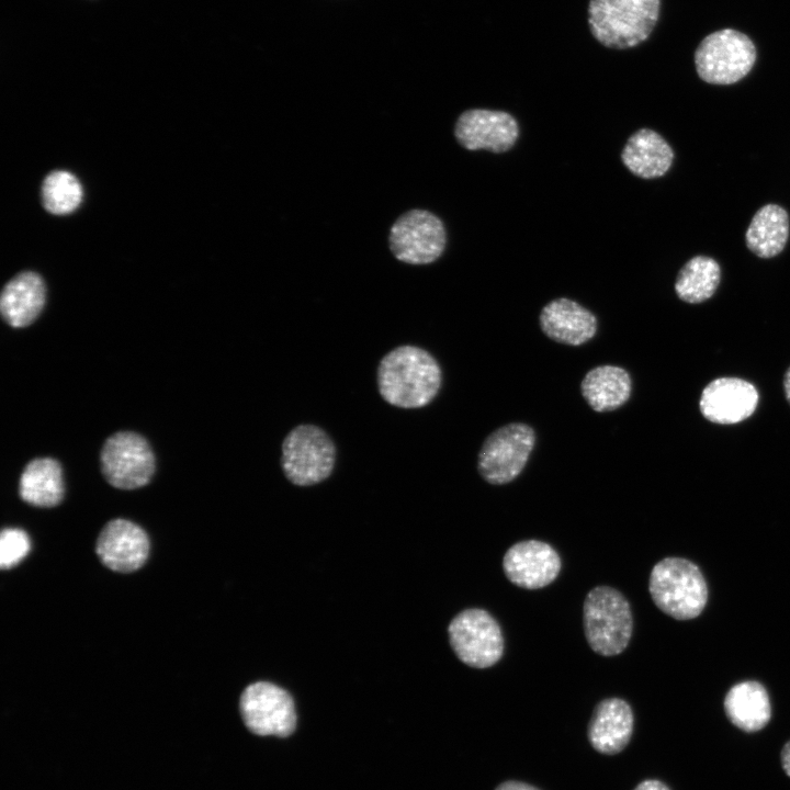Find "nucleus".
Instances as JSON below:
<instances>
[{"label":"nucleus","mask_w":790,"mask_h":790,"mask_svg":"<svg viewBox=\"0 0 790 790\" xmlns=\"http://www.w3.org/2000/svg\"><path fill=\"white\" fill-rule=\"evenodd\" d=\"M239 710L247 729L257 735L285 737L296 726L294 701L283 688L267 681L249 685L241 693Z\"/></svg>","instance_id":"11"},{"label":"nucleus","mask_w":790,"mask_h":790,"mask_svg":"<svg viewBox=\"0 0 790 790\" xmlns=\"http://www.w3.org/2000/svg\"><path fill=\"white\" fill-rule=\"evenodd\" d=\"M633 723V712L627 701L620 698L603 699L596 706L588 724L589 743L601 754H618L629 744Z\"/></svg>","instance_id":"17"},{"label":"nucleus","mask_w":790,"mask_h":790,"mask_svg":"<svg viewBox=\"0 0 790 790\" xmlns=\"http://www.w3.org/2000/svg\"><path fill=\"white\" fill-rule=\"evenodd\" d=\"M60 464L52 458L34 459L24 467L19 484L21 498L36 507H54L64 497Z\"/></svg>","instance_id":"22"},{"label":"nucleus","mask_w":790,"mask_h":790,"mask_svg":"<svg viewBox=\"0 0 790 790\" xmlns=\"http://www.w3.org/2000/svg\"><path fill=\"white\" fill-rule=\"evenodd\" d=\"M155 455L144 437L120 431L106 439L101 450V470L112 486L135 489L145 486L155 473Z\"/></svg>","instance_id":"9"},{"label":"nucleus","mask_w":790,"mask_h":790,"mask_svg":"<svg viewBox=\"0 0 790 790\" xmlns=\"http://www.w3.org/2000/svg\"><path fill=\"white\" fill-rule=\"evenodd\" d=\"M580 392L595 411H611L629 400L632 380L629 372L621 366L599 365L585 374L580 383Z\"/></svg>","instance_id":"21"},{"label":"nucleus","mask_w":790,"mask_h":790,"mask_svg":"<svg viewBox=\"0 0 790 790\" xmlns=\"http://www.w3.org/2000/svg\"><path fill=\"white\" fill-rule=\"evenodd\" d=\"M335 461L332 439L316 425H298L283 439L281 466L294 485L309 486L325 481L332 473Z\"/></svg>","instance_id":"5"},{"label":"nucleus","mask_w":790,"mask_h":790,"mask_svg":"<svg viewBox=\"0 0 790 790\" xmlns=\"http://www.w3.org/2000/svg\"><path fill=\"white\" fill-rule=\"evenodd\" d=\"M659 10L661 0H590L588 24L603 46L628 49L650 37Z\"/></svg>","instance_id":"2"},{"label":"nucleus","mask_w":790,"mask_h":790,"mask_svg":"<svg viewBox=\"0 0 790 790\" xmlns=\"http://www.w3.org/2000/svg\"><path fill=\"white\" fill-rule=\"evenodd\" d=\"M100 561L112 571L131 573L144 565L149 554L146 532L136 523L114 519L101 530L95 545Z\"/></svg>","instance_id":"15"},{"label":"nucleus","mask_w":790,"mask_h":790,"mask_svg":"<svg viewBox=\"0 0 790 790\" xmlns=\"http://www.w3.org/2000/svg\"><path fill=\"white\" fill-rule=\"evenodd\" d=\"M720 279L719 263L710 257L697 256L688 260L679 270L675 292L681 301L698 304L714 294Z\"/></svg>","instance_id":"24"},{"label":"nucleus","mask_w":790,"mask_h":790,"mask_svg":"<svg viewBox=\"0 0 790 790\" xmlns=\"http://www.w3.org/2000/svg\"><path fill=\"white\" fill-rule=\"evenodd\" d=\"M450 645L458 658L470 667L487 668L504 653L501 629L484 609L470 608L458 613L448 628Z\"/></svg>","instance_id":"8"},{"label":"nucleus","mask_w":790,"mask_h":790,"mask_svg":"<svg viewBox=\"0 0 790 790\" xmlns=\"http://www.w3.org/2000/svg\"><path fill=\"white\" fill-rule=\"evenodd\" d=\"M783 390H785L786 398H787L788 403L790 404V366L788 368V370L786 371L785 376H783Z\"/></svg>","instance_id":"30"},{"label":"nucleus","mask_w":790,"mask_h":790,"mask_svg":"<svg viewBox=\"0 0 790 790\" xmlns=\"http://www.w3.org/2000/svg\"><path fill=\"white\" fill-rule=\"evenodd\" d=\"M621 160L634 176L655 179L669 170L674 151L658 133L650 128H641L628 138L621 153Z\"/></svg>","instance_id":"19"},{"label":"nucleus","mask_w":790,"mask_h":790,"mask_svg":"<svg viewBox=\"0 0 790 790\" xmlns=\"http://www.w3.org/2000/svg\"><path fill=\"white\" fill-rule=\"evenodd\" d=\"M561 558L549 544L524 540L510 546L503 558L506 577L516 586L539 589L550 585L561 571Z\"/></svg>","instance_id":"13"},{"label":"nucleus","mask_w":790,"mask_h":790,"mask_svg":"<svg viewBox=\"0 0 790 790\" xmlns=\"http://www.w3.org/2000/svg\"><path fill=\"white\" fill-rule=\"evenodd\" d=\"M648 590L653 602L676 620L697 618L708 601V585L700 568L682 557H665L650 574Z\"/></svg>","instance_id":"3"},{"label":"nucleus","mask_w":790,"mask_h":790,"mask_svg":"<svg viewBox=\"0 0 790 790\" xmlns=\"http://www.w3.org/2000/svg\"><path fill=\"white\" fill-rule=\"evenodd\" d=\"M781 766L785 772L790 777V741H788L780 752Z\"/></svg>","instance_id":"29"},{"label":"nucleus","mask_w":790,"mask_h":790,"mask_svg":"<svg viewBox=\"0 0 790 790\" xmlns=\"http://www.w3.org/2000/svg\"><path fill=\"white\" fill-rule=\"evenodd\" d=\"M633 790H670L664 782L656 779L641 781Z\"/></svg>","instance_id":"28"},{"label":"nucleus","mask_w":790,"mask_h":790,"mask_svg":"<svg viewBox=\"0 0 790 790\" xmlns=\"http://www.w3.org/2000/svg\"><path fill=\"white\" fill-rule=\"evenodd\" d=\"M789 236V217L777 204L760 207L753 216L745 240L748 249L760 258L780 253Z\"/></svg>","instance_id":"23"},{"label":"nucleus","mask_w":790,"mask_h":790,"mask_svg":"<svg viewBox=\"0 0 790 790\" xmlns=\"http://www.w3.org/2000/svg\"><path fill=\"white\" fill-rule=\"evenodd\" d=\"M41 194L43 206L47 212L66 215L79 206L82 200V187L72 173L55 170L44 179Z\"/></svg>","instance_id":"25"},{"label":"nucleus","mask_w":790,"mask_h":790,"mask_svg":"<svg viewBox=\"0 0 790 790\" xmlns=\"http://www.w3.org/2000/svg\"><path fill=\"white\" fill-rule=\"evenodd\" d=\"M27 534L16 528H5L0 535V565L3 569L19 564L30 551Z\"/></svg>","instance_id":"26"},{"label":"nucleus","mask_w":790,"mask_h":790,"mask_svg":"<svg viewBox=\"0 0 790 790\" xmlns=\"http://www.w3.org/2000/svg\"><path fill=\"white\" fill-rule=\"evenodd\" d=\"M723 706L730 722L747 733L760 731L771 719L769 695L764 685L756 680H745L732 686Z\"/></svg>","instance_id":"20"},{"label":"nucleus","mask_w":790,"mask_h":790,"mask_svg":"<svg viewBox=\"0 0 790 790\" xmlns=\"http://www.w3.org/2000/svg\"><path fill=\"white\" fill-rule=\"evenodd\" d=\"M454 136L467 150L486 149L495 154L509 150L519 137L517 120L505 111L470 109L456 120Z\"/></svg>","instance_id":"12"},{"label":"nucleus","mask_w":790,"mask_h":790,"mask_svg":"<svg viewBox=\"0 0 790 790\" xmlns=\"http://www.w3.org/2000/svg\"><path fill=\"white\" fill-rule=\"evenodd\" d=\"M756 57L755 44L746 34L734 29H723L700 42L695 52V65L703 81L732 84L752 70Z\"/></svg>","instance_id":"6"},{"label":"nucleus","mask_w":790,"mask_h":790,"mask_svg":"<svg viewBox=\"0 0 790 790\" xmlns=\"http://www.w3.org/2000/svg\"><path fill=\"white\" fill-rule=\"evenodd\" d=\"M583 622L587 643L602 656L622 653L632 636L630 603L616 588L597 586L586 596Z\"/></svg>","instance_id":"4"},{"label":"nucleus","mask_w":790,"mask_h":790,"mask_svg":"<svg viewBox=\"0 0 790 790\" xmlns=\"http://www.w3.org/2000/svg\"><path fill=\"white\" fill-rule=\"evenodd\" d=\"M442 372L427 350L403 345L387 352L377 366V387L390 405L415 409L430 404L438 395Z\"/></svg>","instance_id":"1"},{"label":"nucleus","mask_w":790,"mask_h":790,"mask_svg":"<svg viewBox=\"0 0 790 790\" xmlns=\"http://www.w3.org/2000/svg\"><path fill=\"white\" fill-rule=\"evenodd\" d=\"M495 790H540L529 783L516 780L501 782Z\"/></svg>","instance_id":"27"},{"label":"nucleus","mask_w":790,"mask_h":790,"mask_svg":"<svg viewBox=\"0 0 790 790\" xmlns=\"http://www.w3.org/2000/svg\"><path fill=\"white\" fill-rule=\"evenodd\" d=\"M45 298L46 287L41 275L23 271L4 285L0 296V312L11 327H26L43 311Z\"/></svg>","instance_id":"18"},{"label":"nucleus","mask_w":790,"mask_h":790,"mask_svg":"<svg viewBox=\"0 0 790 790\" xmlns=\"http://www.w3.org/2000/svg\"><path fill=\"white\" fill-rule=\"evenodd\" d=\"M754 384L740 377H718L702 391L699 407L711 422L733 425L751 417L758 404Z\"/></svg>","instance_id":"14"},{"label":"nucleus","mask_w":790,"mask_h":790,"mask_svg":"<svg viewBox=\"0 0 790 790\" xmlns=\"http://www.w3.org/2000/svg\"><path fill=\"white\" fill-rule=\"evenodd\" d=\"M534 444L535 432L524 422H510L496 429L478 452L479 475L493 485L512 482L524 469Z\"/></svg>","instance_id":"7"},{"label":"nucleus","mask_w":790,"mask_h":790,"mask_svg":"<svg viewBox=\"0 0 790 790\" xmlns=\"http://www.w3.org/2000/svg\"><path fill=\"white\" fill-rule=\"evenodd\" d=\"M539 323L550 339L568 346H580L591 340L597 332V318L579 303L558 297L541 309Z\"/></svg>","instance_id":"16"},{"label":"nucleus","mask_w":790,"mask_h":790,"mask_svg":"<svg viewBox=\"0 0 790 790\" xmlns=\"http://www.w3.org/2000/svg\"><path fill=\"white\" fill-rule=\"evenodd\" d=\"M447 233L442 221L426 210H411L392 225L388 245L394 257L405 263L427 264L443 252Z\"/></svg>","instance_id":"10"}]
</instances>
